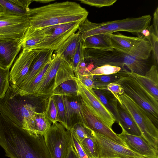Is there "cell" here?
<instances>
[{
  "instance_id": "cell-36",
  "label": "cell",
  "mask_w": 158,
  "mask_h": 158,
  "mask_svg": "<svg viewBox=\"0 0 158 158\" xmlns=\"http://www.w3.org/2000/svg\"><path fill=\"white\" fill-rule=\"evenodd\" d=\"M44 113L52 123H59L56 104L52 97H49Z\"/></svg>"
},
{
  "instance_id": "cell-41",
  "label": "cell",
  "mask_w": 158,
  "mask_h": 158,
  "mask_svg": "<svg viewBox=\"0 0 158 158\" xmlns=\"http://www.w3.org/2000/svg\"><path fill=\"white\" fill-rule=\"evenodd\" d=\"M106 88L112 93L119 102L122 104L119 96L124 92L121 86L117 82H114L109 84Z\"/></svg>"
},
{
  "instance_id": "cell-18",
  "label": "cell",
  "mask_w": 158,
  "mask_h": 158,
  "mask_svg": "<svg viewBox=\"0 0 158 158\" xmlns=\"http://www.w3.org/2000/svg\"><path fill=\"white\" fill-rule=\"evenodd\" d=\"M54 51L42 49L33 61L29 71L21 83L16 89V91L23 90L44 66L52 58Z\"/></svg>"
},
{
  "instance_id": "cell-21",
  "label": "cell",
  "mask_w": 158,
  "mask_h": 158,
  "mask_svg": "<svg viewBox=\"0 0 158 158\" xmlns=\"http://www.w3.org/2000/svg\"><path fill=\"white\" fill-rule=\"evenodd\" d=\"M32 0H0L4 11L15 15L27 17Z\"/></svg>"
},
{
  "instance_id": "cell-8",
  "label": "cell",
  "mask_w": 158,
  "mask_h": 158,
  "mask_svg": "<svg viewBox=\"0 0 158 158\" xmlns=\"http://www.w3.org/2000/svg\"><path fill=\"white\" fill-rule=\"evenodd\" d=\"M43 135L51 158H65L73 146L70 131L57 122L52 123Z\"/></svg>"
},
{
  "instance_id": "cell-26",
  "label": "cell",
  "mask_w": 158,
  "mask_h": 158,
  "mask_svg": "<svg viewBox=\"0 0 158 158\" xmlns=\"http://www.w3.org/2000/svg\"><path fill=\"white\" fill-rule=\"evenodd\" d=\"M93 90L101 102L114 116L118 123L119 116L117 108V100L106 88L94 89Z\"/></svg>"
},
{
  "instance_id": "cell-44",
  "label": "cell",
  "mask_w": 158,
  "mask_h": 158,
  "mask_svg": "<svg viewBox=\"0 0 158 158\" xmlns=\"http://www.w3.org/2000/svg\"><path fill=\"white\" fill-rule=\"evenodd\" d=\"M152 25L155 32L156 35L158 36V7L156 9L154 14Z\"/></svg>"
},
{
  "instance_id": "cell-9",
  "label": "cell",
  "mask_w": 158,
  "mask_h": 158,
  "mask_svg": "<svg viewBox=\"0 0 158 158\" xmlns=\"http://www.w3.org/2000/svg\"><path fill=\"white\" fill-rule=\"evenodd\" d=\"M81 23H70L48 27L47 35L33 49H49L54 52L78 30Z\"/></svg>"
},
{
  "instance_id": "cell-29",
  "label": "cell",
  "mask_w": 158,
  "mask_h": 158,
  "mask_svg": "<svg viewBox=\"0 0 158 158\" xmlns=\"http://www.w3.org/2000/svg\"><path fill=\"white\" fill-rule=\"evenodd\" d=\"M125 69H121L119 72L107 75H94L93 81L95 87L94 89H105L109 84L117 82L122 77L127 76L130 74Z\"/></svg>"
},
{
  "instance_id": "cell-20",
  "label": "cell",
  "mask_w": 158,
  "mask_h": 158,
  "mask_svg": "<svg viewBox=\"0 0 158 158\" xmlns=\"http://www.w3.org/2000/svg\"><path fill=\"white\" fill-rule=\"evenodd\" d=\"M60 62V56L53 53L49 66L39 85L34 96L37 97L48 95L51 84L52 81H54Z\"/></svg>"
},
{
  "instance_id": "cell-24",
  "label": "cell",
  "mask_w": 158,
  "mask_h": 158,
  "mask_svg": "<svg viewBox=\"0 0 158 158\" xmlns=\"http://www.w3.org/2000/svg\"><path fill=\"white\" fill-rule=\"evenodd\" d=\"M80 36L78 32L71 35L54 53L58 55L71 65L73 56L76 50Z\"/></svg>"
},
{
  "instance_id": "cell-2",
  "label": "cell",
  "mask_w": 158,
  "mask_h": 158,
  "mask_svg": "<svg viewBox=\"0 0 158 158\" xmlns=\"http://www.w3.org/2000/svg\"><path fill=\"white\" fill-rule=\"evenodd\" d=\"M32 95H21L10 86L0 99V114L28 132L35 127L36 107L30 102Z\"/></svg>"
},
{
  "instance_id": "cell-16",
  "label": "cell",
  "mask_w": 158,
  "mask_h": 158,
  "mask_svg": "<svg viewBox=\"0 0 158 158\" xmlns=\"http://www.w3.org/2000/svg\"><path fill=\"white\" fill-rule=\"evenodd\" d=\"M62 97L65 111V129L70 130L77 123H81L84 125L85 121L80 97Z\"/></svg>"
},
{
  "instance_id": "cell-23",
  "label": "cell",
  "mask_w": 158,
  "mask_h": 158,
  "mask_svg": "<svg viewBox=\"0 0 158 158\" xmlns=\"http://www.w3.org/2000/svg\"><path fill=\"white\" fill-rule=\"evenodd\" d=\"M47 27L35 28L29 26L22 37V48L27 50H33L47 35Z\"/></svg>"
},
{
  "instance_id": "cell-17",
  "label": "cell",
  "mask_w": 158,
  "mask_h": 158,
  "mask_svg": "<svg viewBox=\"0 0 158 158\" xmlns=\"http://www.w3.org/2000/svg\"><path fill=\"white\" fill-rule=\"evenodd\" d=\"M22 37L15 40L0 41L1 68L5 70L10 69L22 48Z\"/></svg>"
},
{
  "instance_id": "cell-5",
  "label": "cell",
  "mask_w": 158,
  "mask_h": 158,
  "mask_svg": "<svg viewBox=\"0 0 158 158\" xmlns=\"http://www.w3.org/2000/svg\"><path fill=\"white\" fill-rule=\"evenodd\" d=\"M122 87L124 93L141 107L158 127V100L156 99L130 74L117 82Z\"/></svg>"
},
{
  "instance_id": "cell-46",
  "label": "cell",
  "mask_w": 158,
  "mask_h": 158,
  "mask_svg": "<svg viewBox=\"0 0 158 158\" xmlns=\"http://www.w3.org/2000/svg\"><path fill=\"white\" fill-rule=\"evenodd\" d=\"M33 1H35L38 2H39L40 3H49L51 2H52L54 1L53 0H33Z\"/></svg>"
},
{
  "instance_id": "cell-30",
  "label": "cell",
  "mask_w": 158,
  "mask_h": 158,
  "mask_svg": "<svg viewBox=\"0 0 158 158\" xmlns=\"http://www.w3.org/2000/svg\"><path fill=\"white\" fill-rule=\"evenodd\" d=\"M51 60L44 66L23 90L19 92L16 91L15 89V91L21 95H34L49 66Z\"/></svg>"
},
{
  "instance_id": "cell-35",
  "label": "cell",
  "mask_w": 158,
  "mask_h": 158,
  "mask_svg": "<svg viewBox=\"0 0 158 158\" xmlns=\"http://www.w3.org/2000/svg\"><path fill=\"white\" fill-rule=\"evenodd\" d=\"M85 49L83 45V41L80 37L78 45L71 64V66L75 75L77 73L78 67L80 62L82 60L85 59Z\"/></svg>"
},
{
  "instance_id": "cell-22",
  "label": "cell",
  "mask_w": 158,
  "mask_h": 158,
  "mask_svg": "<svg viewBox=\"0 0 158 158\" xmlns=\"http://www.w3.org/2000/svg\"><path fill=\"white\" fill-rule=\"evenodd\" d=\"M117 108L119 116L118 123L122 129L127 134L142 136L139 128L130 114L118 101Z\"/></svg>"
},
{
  "instance_id": "cell-25",
  "label": "cell",
  "mask_w": 158,
  "mask_h": 158,
  "mask_svg": "<svg viewBox=\"0 0 158 158\" xmlns=\"http://www.w3.org/2000/svg\"><path fill=\"white\" fill-rule=\"evenodd\" d=\"M110 33L95 35L86 38L83 41L85 48H93L108 50L113 49L110 39Z\"/></svg>"
},
{
  "instance_id": "cell-40",
  "label": "cell",
  "mask_w": 158,
  "mask_h": 158,
  "mask_svg": "<svg viewBox=\"0 0 158 158\" xmlns=\"http://www.w3.org/2000/svg\"><path fill=\"white\" fill-rule=\"evenodd\" d=\"M82 3L89 5L100 8L113 5L117 0H81Z\"/></svg>"
},
{
  "instance_id": "cell-1",
  "label": "cell",
  "mask_w": 158,
  "mask_h": 158,
  "mask_svg": "<svg viewBox=\"0 0 158 158\" xmlns=\"http://www.w3.org/2000/svg\"><path fill=\"white\" fill-rule=\"evenodd\" d=\"M88 12L78 3L66 1L30 9V26L40 28L70 23H81Z\"/></svg>"
},
{
  "instance_id": "cell-14",
  "label": "cell",
  "mask_w": 158,
  "mask_h": 158,
  "mask_svg": "<svg viewBox=\"0 0 158 158\" xmlns=\"http://www.w3.org/2000/svg\"><path fill=\"white\" fill-rule=\"evenodd\" d=\"M82 109L85 119L84 126L94 132L101 135L127 148L124 141L107 125L93 114L82 101Z\"/></svg>"
},
{
  "instance_id": "cell-32",
  "label": "cell",
  "mask_w": 158,
  "mask_h": 158,
  "mask_svg": "<svg viewBox=\"0 0 158 158\" xmlns=\"http://www.w3.org/2000/svg\"><path fill=\"white\" fill-rule=\"evenodd\" d=\"M150 43L152 48L154 60L156 64L158 62V36L155 33L152 25L140 33Z\"/></svg>"
},
{
  "instance_id": "cell-19",
  "label": "cell",
  "mask_w": 158,
  "mask_h": 158,
  "mask_svg": "<svg viewBox=\"0 0 158 158\" xmlns=\"http://www.w3.org/2000/svg\"><path fill=\"white\" fill-rule=\"evenodd\" d=\"M130 74L156 99L158 100V73L156 65H152L144 75L131 72Z\"/></svg>"
},
{
  "instance_id": "cell-38",
  "label": "cell",
  "mask_w": 158,
  "mask_h": 158,
  "mask_svg": "<svg viewBox=\"0 0 158 158\" xmlns=\"http://www.w3.org/2000/svg\"><path fill=\"white\" fill-rule=\"evenodd\" d=\"M121 69L120 67L106 64L95 68L91 71L90 73L94 76L107 75L117 73Z\"/></svg>"
},
{
  "instance_id": "cell-12",
  "label": "cell",
  "mask_w": 158,
  "mask_h": 158,
  "mask_svg": "<svg viewBox=\"0 0 158 158\" xmlns=\"http://www.w3.org/2000/svg\"><path fill=\"white\" fill-rule=\"evenodd\" d=\"M22 49L10 71L9 83L14 89L18 87L23 82L33 61L41 50Z\"/></svg>"
},
{
  "instance_id": "cell-15",
  "label": "cell",
  "mask_w": 158,
  "mask_h": 158,
  "mask_svg": "<svg viewBox=\"0 0 158 158\" xmlns=\"http://www.w3.org/2000/svg\"><path fill=\"white\" fill-rule=\"evenodd\" d=\"M122 129V133L118 135L128 148L145 158L158 157V150L150 145L143 136L127 134Z\"/></svg>"
},
{
  "instance_id": "cell-37",
  "label": "cell",
  "mask_w": 158,
  "mask_h": 158,
  "mask_svg": "<svg viewBox=\"0 0 158 158\" xmlns=\"http://www.w3.org/2000/svg\"><path fill=\"white\" fill-rule=\"evenodd\" d=\"M9 69L5 70L0 67V99L5 95L10 85Z\"/></svg>"
},
{
  "instance_id": "cell-31",
  "label": "cell",
  "mask_w": 158,
  "mask_h": 158,
  "mask_svg": "<svg viewBox=\"0 0 158 158\" xmlns=\"http://www.w3.org/2000/svg\"><path fill=\"white\" fill-rule=\"evenodd\" d=\"M35 133L43 135L48 130L52 123L46 117L44 113H35Z\"/></svg>"
},
{
  "instance_id": "cell-47",
  "label": "cell",
  "mask_w": 158,
  "mask_h": 158,
  "mask_svg": "<svg viewBox=\"0 0 158 158\" xmlns=\"http://www.w3.org/2000/svg\"><path fill=\"white\" fill-rule=\"evenodd\" d=\"M2 11H4V10L1 5L0 4V12Z\"/></svg>"
},
{
  "instance_id": "cell-27",
  "label": "cell",
  "mask_w": 158,
  "mask_h": 158,
  "mask_svg": "<svg viewBox=\"0 0 158 158\" xmlns=\"http://www.w3.org/2000/svg\"><path fill=\"white\" fill-rule=\"evenodd\" d=\"M60 64L53 83L47 95L60 84L67 80L76 78L71 65L61 57Z\"/></svg>"
},
{
  "instance_id": "cell-33",
  "label": "cell",
  "mask_w": 158,
  "mask_h": 158,
  "mask_svg": "<svg viewBox=\"0 0 158 158\" xmlns=\"http://www.w3.org/2000/svg\"><path fill=\"white\" fill-rule=\"evenodd\" d=\"M81 144L88 158H99L98 146L94 136L85 138Z\"/></svg>"
},
{
  "instance_id": "cell-13",
  "label": "cell",
  "mask_w": 158,
  "mask_h": 158,
  "mask_svg": "<svg viewBox=\"0 0 158 158\" xmlns=\"http://www.w3.org/2000/svg\"><path fill=\"white\" fill-rule=\"evenodd\" d=\"M99 158H145L118 143L94 132Z\"/></svg>"
},
{
  "instance_id": "cell-6",
  "label": "cell",
  "mask_w": 158,
  "mask_h": 158,
  "mask_svg": "<svg viewBox=\"0 0 158 158\" xmlns=\"http://www.w3.org/2000/svg\"><path fill=\"white\" fill-rule=\"evenodd\" d=\"M122 104L130 114L143 138L158 150V129L145 111L123 93L119 96Z\"/></svg>"
},
{
  "instance_id": "cell-4",
  "label": "cell",
  "mask_w": 158,
  "mask_h": 158,
  "mask_svg": "<svg viewBox=\"0 0 158 158\" xmlns=\"http://www.w3.org/2000/svg\"><path fill=\"white\" fill-rule=\"evenodd\" d=\"M85 61H89L96 68L108 64L121 67L126 66L130 72L144 75L149 69L146 60L128 55L119 50L113 49L104 50L93 48H85Z\"/></svg>"
},
{
  "instance_id": "cell-43",
  "label": "cell",
  "mask_w": 158,
  "mask_h": 158,
  "mask_svg": "<svg viewBox=\"0 0 158 158\" xmlns=\"http://www.w3.org/2000/svg\"><path fill=\"white\" fill-rule=\"evenodd\" d=\"M93 77L94 75L90 73L79 76L76 78L84 85L91 89H93L95 87L93 79Z\"/></svg>"
},
{
  "instance_id": "cell-42",
  "label": "cell",
  "mask_w": 158,
  "mask_h": 158,
  "mask_svg": "<svg viewBox=\"0 0 158 158\" xmlns=\"http://www.w3.org/2000/svg\"><path fill=\"white\" fill-rule=\"evenodd\" d=\"M71 134L73 146L76 151L78 158H88L80 142L73 134L72 133H71Z\"/></svg>"
},
{
  "instance_id": "cell-39",
  "label": "cell",
  "mask_w": 158,
  "mask_h": 158,
  "mask_svg": "<svg viewBox=\"0 0 158 158\" xmlns=\"http://www.w3.org/2000/svg\"><path fill=\"white\" fill-rule=\"evenodd\" d=\"M54 98L56 106L59 123L66 128L65 111L62 96L54 95Z\"/></svg>"
},
{
  "instance_id": "cell-34",
  "label": "cell",
  "mask_w": 158,
  "mask_h": 158,
  "mask_svg": "<svg viewBox=\"0 0 158 158\" xmlns=\"http://www.w3.org/2000/svg\"><path fill=\"white\" fill-rule=\"evenodd\" d=\"M70 131L81 143L86 138L94 137V132L81 123L75 124Z\"/></svg>"
},
{
  "instance_id": "cell-45",
  "label": "cell",
  "mask_w": 158,
  "mask_h": 158,
  "mask_svg": "<svg viewBox=\"0 0 158 158\" xmlns=\"http://www.w3.org/2000/svg\"><path fill=\"white\" fill-rule=\"evenodd\" d=\"M65 158H79L73 146L70 148Z\"/></svg>"
},
{
  "instance_id": "cell-10",
  "label": "cell",
  "mask_w": 158,
  "mask_h": 158,
  "mask_svg": "<svg viewBox=\"0 0 158 158\" xmlns=\"http://www.w3.org/2000/svg\"><path fill=\"white\" fill-rule=\"evenodd\" d=\"M79 96L89 111L103 122L111 128L116 121L111 113L100 101L93 89L82 84L76 78Z\"/></svg>"
},
{
  "instance_id": "cell-7",
  "label": "cell",
  "mask_w": 158,
  "mask_h": 158,
  "mask_svg": "<svg viewBox=\"0 0 158 158\" xmlns=\"http://www.w3.org/2000/svg\"><path fill=\"white\" fill-rule=\"evenodd\" d=\"M110 39L113 49L143 60L148 59L152 51L150 43L144 36H129L117 33L110 34Z\"/></svg>"
},
{
  "instance_id": "cell-3",
  "label": "cell",
  "mask_w": 158,
  "mask_h": 158,
  "mask_svg": "<svg viewBox=\"0 0 158 158\" xmlns=\"http://www.w3.org/2000/svg\"><path fill=\"white\" fill-rule=\"evenodd\" d=\"M151 19V16L147 15L95 23L86 18L80 24L77 32L83 41L89 37L101 34H112L119 31L139 33L150 26Z\"/></svg>"
},
{
  "instance_id": "cell-28",
  "label": "cell",
  "mask_w": 158,
  "mask_h": 158,
  "mask_svg": "<svg viewBox=\"0 0 158 158\" xmlns=\"http://www.w3.org/2000/svg\"><path fill=\"white\" fill-rule=\"evenodd\" d=\"M75 79L67 80L60 84L49 94V97L54 95L75 97L79 96L78 88Z\"/></svg>"
},
{
  "instance_id": "cell-11",
  "label": "cell",
  "mask_w": 158,
  "mask_h": 158,
  "mask_svg": "<svg viewBox=\"0 0 158 158\" xmlns=\"http://www.w3.org/2000/svg\"><path fill=\"white\" fill-rule=\"evenodd\" d=\"M29 26L27 17L0 12V41L20 39Z\"/></svg>"
},
{
  "instance_id": "cell-48",
  "label": "cell",
  "mask_w": 158,
  "mask_h": 158,
  "mask_svg": "<svg viewBox=\"0 0 158 158\" xmlns=\"http://www.w3.org/2000/svg\"><path fill=\"white\" fill-rule=\"evenodd\" d=\"M157 158H158V157H157Z\"/></svg>"
}]
</instances>
